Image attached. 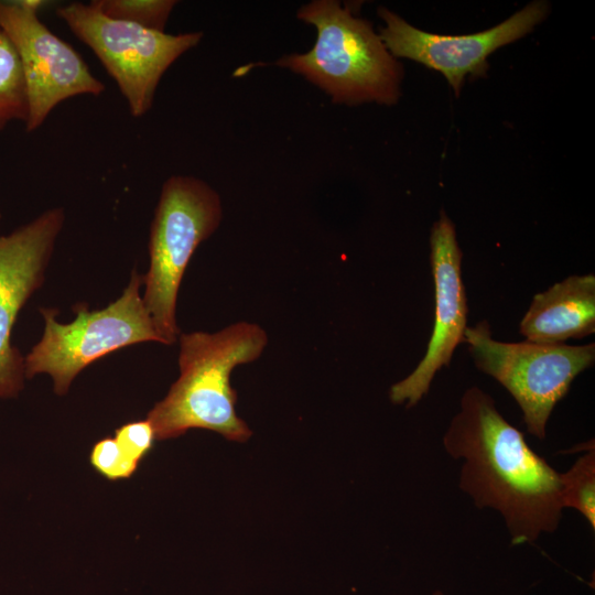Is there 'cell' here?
<instances>
[{
	"mask_svg": "<svg viewBox=\"0 0 595 595\" xmlns=\"http://www.w3.org/2000/svg\"><path fill=\"white\" fill-rule=\"evenodd\" d=\"M443 446L463 461L459 489L477 508L499 512L512 545L532 544L559 528L561 473L532 451L488 392L477 386L465 390Z\"/></svg>",
	"mask_w": 595,
	"mask_h": 595,
	"instance_id": "cell-1",
	"label": "cell"
},
{
	"mask_svg": "<svg viewBox=\"0 0 595 595\" xmlns=\"http://www.w3.org/2000/svg\"><path fill=\"white\" fill-rule=\"evenodd\" d=\"M257 323L237 322L215 333L180 334V376L163 400L148 413L158 441L177 437L191 429L216 432L234 442L252 434L237 415L231 371L257 360L268 345Z\"/></svg>",
	"mask_w": 595,
	"mask_h": 595,
	"instance_id": "cell-2",
	"label": "cell"
},
{
	"mask_svg": "<svg viewBox=\"0 0 595 595\" xmlns=\"http://www.w3.org/2000/svg\"><path fill=\"white\" fill-rule=\"evenodd\" d=\"M316 29L313 47L280 57L275 65L303 76L334 104H396L403 71L372 24L356 17L349 4L313 0L296 12Z\"/></svg>",
	"mask_w": 595,
	"mask_h": 595,
	"instance_id": "cell-3",
	"label": "cell"
},
{
	"mask_svg": "<svg viewBox=\"0 0 595 595\" xmlns=\"http://www.w3.org/2000/svg\"><path fill=\"white\" fill-rule=\"evenodd\" d=\"M221 218L220 197L205 181L172 175L163 183L150 228V268L142 296L162 344H173L180 336L176 301L184 272Z\"/></svg>",
	"mask_w": 595,
	"mask_h": 595,
	"instance_id": "cell-4",
	"label": "cell"
},
{
	"mask_svg": "<svg viewBox=\"0 0 595 595\" xmlns=\"http://www.w3.org/2000/svg\"><path fill=\"white\" fill-rule=\"evenodd\" d=\"M143 277L132 271L119 299L91 312L86 304H76L77 317L67 324L56 320L55 309L41 307L44 333L24 357L25 378L48 374L62 396L83 369L101 357L138 343H161L140 295Z\"/></svg>",
	"mask_w": 595,
	"mask_h": 595,
	"instance_id": "cell-5",
	"label": "cell"
},
{
	"mask_svg": "<svg viewBox=\"0 0 595 595\" xmlns=\"http://www.w3.org/2000/svg\"><path fill=\"white\" fill-rule=\"evenodd\" d=\"M478 370L498 381L522 411L527 431L543 441L547 424L573 380L595 361V344L507 343L494 339L488 322L468 327L464 340Z\"/></svg>",
	"mask_w": 595,
	"mask_h": 595,
	"instance_id": "cell-6",
	"label": "cell"
},
{
	"mask_svg": "<svg viewBox=\"0 0 595 595\" xmlns=\"http://www.w3.org/2000/svg\"><path fill=\"white\" fill-rule=\"evenodd\" d=\"M56 15L95 53L136 118L151 109L158 85L167 68L203 37L201 31L167 34L115 20L90 3L62 6Z\"/></svg>",
	"mask_w": 595,
	"mask_h": 595,
	"instance_id": "cell-7",
	"label": "cell"
},
{
	"mask_svg": "<svg viewBox=\"0 0 595 595\" xmlns=\"http://www.w3.org/2000/svg\"><path fill=\"white\" fill-rule=\"evenodd\" d=\"M42 4L40 0L0 1V30L19 56L25 80L28 132L39 129L62 101L105 91L80 55L39 19Z\"/></svg>",
	"mask_w": 595,
	"mask_h": 595,
	"instance_id": "cell-8",
	"label": "cell"
},
{
	"mask_svg": "<svg viewBox=\"0 0 595 595\" xmlns=\"http://www.w3.org/2000/svg\"><path fill=\"white\" fill-rule=\"evenodd\" d=\"M544 1H534L498 25L468 35H439L419 30L385 7L378 15L386 26L380 39L393 57H405L444 75L456 95L467 74L486 73L487 57L500 46L515 42L548 14Z\"/></svg>",
	"mask_w": 595,
	"mask_h": 595,
	"instance_id": "cell-9",
	"label": "cell"
},
{
	"mask_svg": "<svg viewBox=\"0 0 595 595\" xmlns=\"http://www.w3.org/2000/svg\"><path fill=\"white\" fill-rule=\"evenodd\" d=\"M65 219L52 208L13 232L0 236V399L23 388L24 357L12 344L17 317L42 285L44 272Z\"/></svg>",
	"mask_w": 595,
	"mask_h": 595,
	"instance_id": "cell-10",
	"label": "cell"
},
{
	"mask_svg": "<svg viewBox=\"0 0 595 595\" xmlns=\"http://www.w3.org/2000/svg\"><path fill=\"white\" fill-rule=\"evenodd\" d=\"M435 312L426 351L415 369L389 390L394 404L414 407L430 390L439 370L451 364L467 328V299L462 280V250L453 221L442 210L430 236Z\"/></svg>",
	"mask_w": 595,
	"mask_h": 595,
	"instance_id": "cell-11",
	"label": "cell"
},
{
	"mask_svg": "<svg viewBox=\"0 0 595 595\" xmlns=\"http://www.w3.org/2000/svg\"><path fill=\"white\" fill-rule=\"evenodd\" d=\"M595 332V277L570 275L533 296L519 333L526 340L564 344Z\"/></svg>",
	"mask_w": 595,
	"mask_h": 595,
	"instance_id": "cell-12",
	"label": "cell"
},
{
	"mask_svg": "<svg viewBox=\"0 0 595 595\" xmlns=\"http://www.w3.org/2000/svg\"><path fill=\"white\" fill-rule=\"evenodd\" d=\"M29 101L19 56L0 30V131L13 121L28 120Z\"/></svg>",
	"mask_w": 595,
	"mask_h": 595,
	"instance_id": "cell-13",
	"label": "cell"
},
{
	"mask_svg": "<svg viewBox=\"0 0 595 595\" xmlns=\"http://www.w3.org/2000/svg\"><path fill=\"white\" fill-rule=\"evenodd\" d=\"M561 479V497L564 508H573L595 530V448L588 446L585 454L563 474Z\"/></svg>",
	"mask_w": 595,
	"mask_h": 595,
	"instance_id": "cell-14",
	"label": "cell"
},
{
	"mask_svg": "<svg viewBox=\"0 0 595 595\" xmlns=\"http://www.w3.org/2000/svg\"><path fill=\"white\" fill-rule=\"evenodd\" d=\"M177 1L174 0H95L90 4L108 18L164 32Z\"/></svg>",
	"mask_w": 595,
	"mask_h": 595,
	"instance_id": "cell-15",
	"label": "cell"
},
{
	"mask_svg": "<svg viewBox=\"0 0 595 595\" xmlns=\"http://www.w3.org/2000/svg\"><path fill=\"white\" fill-rule=\"evenodd\" d=\"M89 459L93 467L109 480L129 478L139 466L121 450L115 437H104L96 442Z\"/></svg>",
	"mask_w": 595,
	"mask_h": 595,
	"instance_id": "cell-16",
	"label": "cell"
},
{
	"mask_svg": "<svg viewBox=\"0 0 595 595\" xmlns=\"http://www.w3.org/2000/svg\"><path fill=\"white\" fill-rule=\"evenodd\" d=\"M115 440L130 458L140 464L152 450L156 439L153 426L145 419L118 428L115 431Z\"/></svg>",
	"mask_w": 595,
	"mask_h": 595,
	"instance_id": "cell-17",
	"label": "cell"
},
{
	"mask_svg": "<svg viewBox=\"0 0 595 595\" xmlns=\"http://www.w3.org/2000/svg\"><path fill=\"white\" fill-rule=\"evenodd\" d=\"M432 595H446V594L440 589H436L432 593Z\"/></svg>",
	"mask_w": 595,
	"mask_h": 595,
	"instance_id": "cell-18",
	"label": "cell"
},
{
	"mask_svg": "<svg viewBox=\"0 0 595 595\" xmlns=\"http://www.w3.org/2000/svg\"><path fill=\"white\" fill-rule=\"evenodd\" d=\"M0 219H1V215H0Z\"/></svg>",
	"mask_w": 595,
	"mask_h": 595,
	"instance_id": "cell-19",
	"label": "cell"
}]
</instances>
